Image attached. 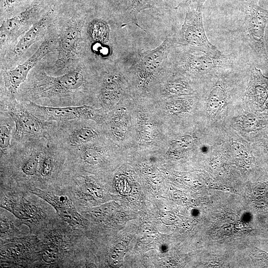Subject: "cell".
Masks as SVG:
<instances>
[{"mask_svg": "<svg viewBox=\"0 0 268 268\" xmlns=\"http://www.w3.org/2000/svg\"><path fill=\"white\" fill-rule=\"evenodd\" d=\"M87 72L81 68L70 69L58 76L35 69L20 87L16 99L46 106H76L85 105L84 93L89 82Z\"/></svg>", "mask_w": 268, "mask_h": 268, "instance_id": "cell-1", "label": "cell"}, {"mask_svg": "<svg viewBox=\"0 0 268 268\" xmlns=\"http://www.w3.org/2000/svg\"><path fill=\"white\" fill-rule=\"evenodd\" d=\"M188 46L175 44L169 56L172 70L183 75L203 76L234 68L239 63L233 54L224 55L218 51L198 56Z\"/></svg>", "mask_w": 268, "mask_h": 268, "instance_id": "cell-2", "label": "cell"}, {"mask_svg": "<svg viewBox=\"0 0 268 268\" xmlns=\"http://www.w3.org/2000/svg\"><path fill=\"white\" fill-rule=\"evenodd\" d=\"M175 45L174 37L167 36L155 49L139 53L131 70L137 89L142 91L161 80L171 70L169 54Z\"/></svg>", "mask_w": 268, "mask_h": 268, "instance_id": "cell-3", "label": "cell"}, {"mask_svg": "<svg viewBox=\"0 0 268 268\" xmlns=\"http://www.w3.org/2000/svg\"><path fill=\"white\" fill-rule=\"evenodd\" d=\"M0 112L9 116L14 123L12 142L50 139L54 122L40 120L16 97L0 95Z\"/></svg>", "mask_w": 268, "mask_h": 268, "instance_id": "cell-4", "label": "cell"}, {"mask_svg": "<svg viewBox=\"0 0 268 268\" xmlns=\"http://www.w3.org/2000/svg\"><path fill=\"white\" fill-rule=\"evenodd\" d=\"M205 0H189L186 16L182 27L174 37L176 45L188 46L196 52L203 53L219 51L209 41L202 22V10Z\"/></svg>", "mask_w": 268, "mask_h": 268, "instance_id": "cell-5", "label": "cell"}, {"mask_svg": "<svg viewBox=\"0 0 268 268\" xmlns=\"http://www.w3.org/2000/svg\"><path fill=\"white\" fill-rule=\"evenodd\" d=\"M58 38L51 36L45 39L36 51L26 61L1 72L0 95L15 97L30 71L45 56L58 48Z\"/></svg>", "mask_w": 268, "mask_h": 268, "instance_id": "cell-6", "label": "cell"}, {"mask_svg": "<svg viewBox=\"0 0 268 268\" xmlns=\"http://www.w3.org/2000/svg\"><path fill=\"white\" fill-rule=\"evenodd\" d=\"M85 17L76 16L63 28L58 38V56L51 67L53 73L68 71L78 57Z\"/></svg>", "mask_w": 268, "mask_h": 268, "instance_id": "cell-7", "label": "cell"}, {"mask_svg": "<svg viewBox=\"0 0 268 268\" xmlns=\"http://www.w3.org/2000/svg\"><path fill=\"white\" fill-rule=\"evenodd\" d=\"M86 121L54 122L49 139L67 151L92 142L98 137L99 133Z\"/></svg>", "mask_w": 268, "mask_h": 268, "instance_id": "cell-8", "label": "cell"}, {"mask_svg": "<svg viewBox=\"0 0 268 268\" xmlns=\"http://www.w3.org/2000/svg\"><path fill=\"white\" fill-rule=\"evenodd\" d=\"M244 18L242 25L243 39L258 56L266 60L268 57L265 48V30L268 22V9L254 2L244 5Z\"/></svg>", "mask_w": 268, "mask_h": 268, "instance_id": "cell-9", "label": "cell"}, {"mask_svg": "<svg viewBox=\"0 0 268 268\" xmlns=\"http://www.w3.org/2000/svg\"><path fill=\"white\" fill-rule=\"evenodd\" d=\"M21 102L37 118L45 121L61 122L74 120L102 119V114L87 105L76 106L51 107L41 105L30 101Z\"/></svg>", "mask_w": 268, "mask_h": 268, "instance_id": "cell-10", "label": "cell"}, {"mask_svg": "<svg viewBox=\"0 0 268 268\" xmlns=\"http://www.w3.org/2000/svg\"><path fill=\"white\" fill-rule=\"evenodd\" d=\"M52 15L48 13L36 21L24 34L14 46L6 54L2 69L13 67L22 55L45 34L52 23Z\"/></svg>", "mask_w": 268, "mask_h": 268, "instance_id": "cell-11", "label": "cell"}, {"mask_svg": "<svg viewBox=\"0 0 268 268\" xmlns=\"http://www.w3.org/2000/svg\"><path fill=\"white\" fill-rule=\"evenodd\" d=\"M35 12V8H31L1 21L0 27L1 49L12 44L36 22L33 21Z\"/></svg>", "mask_w": 268, "mask_h": 268, "instance_id": "cell-12", "label": "cell"}, {"mask_svg": "<svg viewBox=\"0 0 268 268\" xmlns=\"http://www.w3.org/2000/svg\"><path fill=\"white\" fill-rule=\"evenodd\" d=\"M31 192L53 206L58 214L70 225L77 227L82 225L81 216L66 196H57L38 188H34Z\"/></svg>", "mask_w": 268, "mask_h": 268, "instance_id": "cell-13", "label": "cell"}, {"mask_svg": "<svg viewBox=\"0 0 268 268\" xmlns=\"http://www.w3.org/2000/svg\"><path fill=\"white\" fill-rule=\"evenodd\" d=\"M248 94L260 111H268V77L254 67L251 72Z\"/></svg>", "mask_w": 268, "mask_h": 268, "instance_id": "cell-14", "label": "cell"}, {"mask_svg": "<svg viewBox=\"0 0 268 268\" xmlns=\"http://www.w3.org/2000/svg\"><path fill=\"white\" fill-rule=\"evenodd\" d=\"M0 205L19 219H35L39 216L38 208L36 206L22 200L5 197L1 200Z\"/></svg>", "mask_w": 268, "mask_h": 268, "instance_id": "cell-15", "label": "cell"}, {"mask_svg": "<svg viewBox=\"0 0 268 268\" xmlns=\"http://www.w3.org/2000/svg\"><path fill=\"white\" fill-rule=\"evenodd\" d=\"M162 4V0H128L122 26L134 24L142 29L138 24L137 15L142 10L148 8L159 9Z\"/></svg>", "mask_w": 268, "mask_h": 268, "instance_id": "cell-16", "label": "cell"}, {"mask_svg": "<svg viewBox=\"0 0 268 268\" xmlns=\"http://www.w3.org/2000/svg\"><path fill=\"white\" fill-rule=\"evenodd\" d=\"M227 89L224 80L218 79L209 88L207 95L208 111L212 115L217 113L225 102Z\"/></svg>", "mask_w": 268, "mask_h": 268, "instance_id": "cell-17", "label": "cell"}, {"mask_svg": "<svg viewBox=\"0 0 268 268\" xmlns=\"http://www.w3.org/2000/svg\"><path fill=\"white\" fill-rule=\"evenodd\" d=\"M0 155H6L9 153L13 147L12 134L14 129V123L7 115L0 112Z\"/></svg>", "mask_w": 268, "mask_h": 268, "instance_id": "cell-18", "label": "cell"}, {"mask_svg": "<svg viewBox=\"0 0 268 268\" xmlns=\"http://www.w3.org/2000/svg\"><path fill=\"white\" fill-rule=\"evenodd\" d=\"M176 73L178 75L171 79L166 81L164 78L162 79L161 82H164L161 86L162 92L171 95L188 94L193 92L194 90L188 79L184 78L183 74Z\"/></svg>", "mask_w": 268, "mask_h": 268, "instance_id": "cell-19", "label": "cell"}, {"mask_svg": "<svg viewBox=\"0 0 268 268\" xmlns=\"http://www.w3.org/2000/svg\"><path fill=\"white\" fill-rule=\"evenodd\" d=\"M88 34L91 41L102 45L109 41L110 27L105 20L100 18L94 19L88 25Z\"/></svg>", "mask_w": 268, "mask_h": 268, "instance_id": "cell-20", "label": "cell"}, {"mask_svg": "<svg viewBox=\"0 0 268 268\" xmlns=\"http://www.w3.org/2000/svg\"><path fill=\"white\" fill-rule=\"evenodd\" d=\"M267 121L254 114H249L243 120V127L248 132L259 131L265 128Z\"/></svg>", "mask_w": 268, "mask_h": 268, "instance_id": "cell-21", "label": "cell"}, {"mask_svg": "<svg viewBox=\"0 0 268 268\" xmlns=\"http://www.w3.org/2000/svg\"><path fill=\"white\" fill-rule=\"evenodd\" d=\"M42 257L45 262L53 263L58 259L59 251L56 246L51 244L48 245L42 252Z\"/></svg>", "mask_w": 268, "mask_h": 268, "instance_id": "cell-22", "label": "cell"}, {"mask_svg": "<svg viewBox=\"0 0 268 268\" xmlns=\"http://www.w3.org/2000/svg\"><path fill=\"white\" fill-rule=\"evenodd\" d=\"M8 228V224L5 220L1 219V233L6 231Z\"/></svg>", "mask_w": 268, "mask_h": 268, "instance_id": "cell-23", "label": "cell"}, {"mask_svg": "<svg viewBox=\"0 0 268 268\" xmlns=\"http://www.w3.org/2000/svg\"><path fill=\"white\" fill-rule=\"evenodd\" d=\"M260 258H262L263 261L266 262H268V253L266 252H264L263 251H261V253H260Z\"/></svg>", "mask_w": 268, "mask_h": 268, "instance_id": "cell-24", "label": "cell"}, {"mask_svg": "<svg viewBox=\"0 0 268 268\" xmlns=\"http://www.w3.org/2000/svg\"><path fill=\"white\" fill-rule=\"evenodd\" d=\"M96 266L93 264H88L87 266V268H96V267H95Z\"/></svg>", "mask_w": 268, "mask_h": 268, "instance_id": "cell-25", "label": "cell"}, {"mask_svg": "<svg viewBox=\"0 0 268 268\" xmlns=\"http://www.w3.org/2000/svg\"><path fill=\"white\" fill-rule=\"evenodd\" d=\"M266 61L268 62V57L267 58Z\"/></svg>", "mask_w": 268, "mask_h": 268, "instance_id": "cell-26", "label": "cell"}, {"mask_svg": "<svg viewBox=\"0 0 268 268\" xmlns=\"http://www.w3.org/2000/svg\"><path fill=\"white\" fill-rule=\"evenodd\" d=\"M188 0H186V1H185V2H187V1H188Z\"/></svg>", "mask_w": 268, "mask_h": 268, "instance_id": "cell-27", "label": "cell"}]
</instances>
